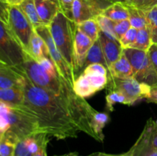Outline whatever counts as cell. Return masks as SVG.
<instances>
[{
	"mask_svg": "<svg viewBox=\"0 0 157 156\" xmlns=\"http://www.w3.org/2000/svg\"><path fill=\"white\" fill-rule=\"evenodd\" d=\"M22 73V106L35 118L40 132L63 140L77 138L82 132L98 141L91 126L92 116L96 110L85 99L79 96L67 98L51 93L34 85Z\"/></svg>",
	"mask_w": 157,
	"mask_h": 156,
	"instance_id": "cell-1",
	"label": "cell"
},
{
	"mask_svg": "<svg viewBox=\"0 0 157 156\" xmlns=\"http://www.w3.org/2000/svg\"><path fill=\"white\" fill-rule=\"evenodd\" d=\"M18 68L37 87L64 97L72 98L78 96L74 91L73 87H71L59 73L50 72L44 69L27 53L25 60Z\"/></svg>",
	"mask_w": 157,
	"mask_h": 156,
	"instance_id": "cell-2",
	"label": "cell"
},
{
	"mask_svg": "<svg viewBox=\"0 0 157 156\" xmlns=\"http://www.w3.org/2000/svg\"><path fill=\"white\" fill-rule=\"evenodd\" d=\"M57 48L75 71L74 43L77 25L60 10L48 25Z\"/></svg>",
	"mask_w": 157,
	"mask_h": 156,
	"instance_id": "cell-3",
	"label": "cell"
},
{
	"mask_svg": "<svg viewBox=\"0 0 157 156\" xmlns=\"http://www.w3.org/2000/svg\"><path fill=\"white\" fill-rule=\"evenodd\" d=\"M123 53L131 64L134 79L150 86L157 84V74L150 59L148 52L128 47L124 48Z\"/></svg>",
	"mask_w": 157,
	"mask_h": 156,
	"instance_id": "cell-4",
	"label": "cell"
},
{
	"mask_svg": "<svg viewBox=\"0 0 157 156\" xmlns=\"http://www.w3.org/2000/svg\"><path fill=\"white\" fill-rule=\"evenodd\" d=\"M26 53L17 41L10 28L0 19V58L12 67L23 64Z\"/></svg>",
	"mask_w": 157,
	"mask_h": 156,
	"instance_id": "cell-5",
	"label": "cell"
},
{
	"mask_svg": "<svg viewBox=\"0 0 157 156\" xmlns=\"http://www.w3.org/2000/svg\"><path fill=\"white\" fill-rule=\"evenodd\" d=\"M108 81L106 88L107 90H118L125 95L128 100V106H132L143 99H147L150 95V86L140 83L133 77L120 79L107 76Z\"/></svg>",
	"mask_w": 157,
	"mask_h": 156,
	"instance_id": "cell-6",
	"label": "cell"
},
{
	"mask_svg": "<svg viewBox=\"0 0 157 156\" xmlns=\"http://www.w3.org/2000/svg\"><path fill=\"white\" fill-rule=\"evenodd\" d=\"M8 25L23 50L28 54L35 28L19 6H10L9 7Z\"/></svg>",
	"mask_w": 157,
	"mask_h": 156,
	"instance_id": "cell-7",
	"label": "cell"
},
{
	"mask_svg": "<svg viewBox=\"0 0 157 156\" xmlns=\"http://www.w3.org/2000/svg\"><path fill=\"white\" fill-rule=\"evenodd\" d=\"M35 30L43 38V40L45 42L48 49V52L51 56V58L52 59L53 62L55 63L60 76L71 87H73L74 82H75V79H76L75 71L71 67V66L67 64V62L65 61L64 57L61 55L58 49L57 48L56 45L55 44V41H54L53 38H52V35H51L48 26H39V27L35 28Z\"/></svg>",
	"mask_w": 157,
	"mask_h": 156,
	"instance_id": "cell-8",
	"label": "cell"
},
{
	"mask_svg": "<svg viewBox=\"0 0 157 156\" xmlns=\"http://www.w3.org/2000/svg\"><path fill=\"white\" fill-rule=\"evenodd\" d=\"M107 81L108 78L106 75L81 73L74 82L73 90L78 96L85 99L106 88Z\"/></svg>",
	"mask_w": 157,
	"mask_h": 156,
	"instance_id": "cell-9",
	"label": "cell"
},
{
	"mask_svg": "<svg viewBox=\"0 0 157 156\" xmlns=\"http://www.w3.org/2000/svg\"><path fill=\"white\" fill-rule=\"evenodd\" d=\"M103 10L93 0H74L71 6V19L76 24L94 19L102 13Z\"/></svg>",
	"mask_w": 157,
	"mask_h": 156,
	"instance_id": "cell-10",
	"label": "cell"
},
{
	"mask_svg": "<svg viewBox=\"0 0 157 156\" xmlns=\"http://www.w3.org/2000/svg\"><path fill=\"white\" fill-rule=\"evenodd\" d=\"M94 41L82 32L77 28L74 43V61H75V73L80 72L83 69L85 58Z\"/></svg>",
	"mask_w": 157,
	"mask_h": 156,
	"instance_id": "cell-11",
	"label": "cell"
},
{
	"mask_svg": "<svg viewBox=\"0 0 157 156\" xmlns=\"http://www.w3.org/2000/svg\"><path fill=\"white\" fill-rule=\"evenodd\" d=\"M24 76L20 69L0 61V88L22 89Z\"/></svg>",
	"mask_w": 157,
	"mask_h": 156,
	"instance_id": "cell-12",
	"label": "cell"
},
{
	"mask_svg": "<svg viewBox=\"0 0 157 156\" xmlns=\"http://www.w3.org/2000/svg\"><path fill=\"white\" fill-rule=\"evenodd\" d=\"M98 40L101 44V49L104 54V58L107 61L108 69L110 66L117 61L123 54V47H121L119 41H113L106 36L102 32L100 31Z\"/></svg>",
	"mask_w": 157,
	"mask_h": 156,
	"instance_id": "cell-13",
	"label": "cell"
},
{
	"mask_svg": "<svg viewBox=\"0 0 157 156\" xmlns=\"http://www.w3.org/2000/svg\"><path fill=\"white\" fill-rule=\"evenodd\" d=\"M35 4L38 16L44 25L48 26L61 10L59 5L52 0H35Z\"/></svg>",
	"mask_w": 157,
	"mask_h": 156,
	"instance_id": "cell-14",
	"label": "cell"
},
{
	"mask_svg": "<svg viewBox=\"0 0 157 156\" xmlns=\"http://www.w3.org/2000/svg\"><path fill=\"white\" fill-rule=\"evenodd\" d=\"M107 76L120 78V79L133 77L132 66L124 53L120 57L119 59L115 61L108 69Z\"/></svg>",
	"mask_w": 157,
	"mask_h": 156,
	"instance_id": "cell-15",
	"label": "cell"
},
{
	"mask_svg": "<svg viewBox=\"0 0 157 156\" xmlns=\"http://www.w3.org/2000/svg\"><path fill=\"white\" fill-rule=\"evenodd\" d=\"M28 54L30 55L37 61L44 58H51L45 42L35 30L34 31V33L31 38Z\"/></svg>",
	"mask_w": 157,
	"mask_h": 156,
	"instance_id": "cell-16",
	"label": "cell"
},
{
	"mask_svg": "<svg viewBox=\"0 0 157 156\" xmlns=\"http://www.w3.org/2000/svg\"><path fill=\"white\" fill-rule=\"evenodd\" d=\"M25 95L22 89L0 88V102L18 106L24 102Z\"/></svg>",
	"mask_w": 157,
	"mask_h": 156,
	"instance_id": "cell-17",
	"label": "cell"
},
{
	"mask_svg": "<svg viewBox=\"0 0 157 156\" xmlns=\"http://www.w3.org/2000/svg\"><path fill=\"white\" fill-rule=\"evenodd\" d=\"M19 138L17 135L8 130L0 139V156H15V148Z\"/></svg>",
	"mask_w": 157,
	"mask_h": 156,
	"instance_id": "cell-18",
	"label": "cell"
},
{
	"mask_svg": "<svg viewBox=\"0 0 157 156\" xmlns=\"http://www.w3.org/2000/svg\"><path fill=\"white\" fill-rule=\"evenodd\" d=\"M101 15L107 17L114 21L128 19L129 12L126 3L114 2L106 8Z\"/></svg>",
	"mask_w": 157,
	"mask_h": 156,
	"instance_id": "cell-19",
	"label": "cell"
},
{
	"mask_svg": "<svg viewBox=\"0 0 157 156\" xmlns=\"http://www.w3.org/2000/svg\"><path fill=\"white\" fill-rule=\"evenodd\" d=\"M126 6L128 9V19L131 24V27L139 30V29L144 28L148 26L147 16H146V13L144 10L133 6V5L126 3Z\"/></svg>",
	"mask_w": 157,
	"mask_h": 156,
	"instance_id": "cell-20",
	"label": "cell"
},
{
	"mask_svg": "<svg viewBox=\"0 0 157 156\" xmlns=\"http://www.w3.org/2000/svg\"><path fill=\"white\" fill-rule=\"evenodd\" d=\"M91 64H101L104 65V67H107V70H108V66H107L105 58H104L101 44H100V41L98 39L94 42L93 45L89 50L87 57L85 58V61H84L82 70L87 66L90 65Z\"/></svg>",
	"mask_w": 157,
	"mask_h": 156,
	"instance_id": "cell-21",
	"label": "cell"
},
{
	"mask_svg": "<svg viewBox=\"0 0 157 156\" xmlns=\"http://www.w3.org/2000/svg\"><path fill=\"white\" fill-rule=\"evenodd\" d=\"M131 148L133 156H157V149L150 146L144 132H141Z\"/></svg>",
	"mask_w": 157,
	"mask_h": 156,
	"instance_id": "cell-22",
	"label": "cell"
},
{
	"mask_svg": "<svg viewBox=\"0 0 157 156\" xmlns=\"http://www.w3.org/2000/svg\"><path fill=\"white\" fill-rule=\"evenodd\" d=\"M110 121V116L107 113L97 111L94 113L91 119V126L98 138V142H104V135L103 129Z\"/></svg>",
	"mask_w": 157,
	"mask_h": 156,
	"instance_id": "cell-23",
	"label": "cell"
},
{
	"mask_svg": "<svg viewBox=\"0 0 157 156\" xmlns=\"http://www.w3.org/2000/svg\"><path fill=\"white\" fill-rule=\"evenodd\" d=\"M19 6L29 21L32 23L34 28L44 25L38 16L36 7H35V0H24L19 5Z\"/></svg>",
	"mask_w": 157,
	"mask_h": 156,
	"instance_id": "cell-24",
	"label": "cell"
},
{
	"mask_svg": "<svg viewBox=\"0 0 157 156\" xmlns=\"http://www.w3.org/2000/svg\"><path fill=\"white\" fill-rule=\"evenodd\" d=\"M77 28L82 32L84 35L90 38L94 42L99 38L100 28L96 19H89L76 24Z\"/></svg>",
	"mask_w": 157,
	"mask_h": 156,
	"instance_id": "cell-25",
	"label": "cell"
},
{
	"mask_svg": "<svg viewBox=\"0 0 157 156\" xmlns=\"http://www.w3.org/2000/svg\"><path fill=\"white\" fill-rule=\"evenodd\" d=\"M152 44H153V42H152L150 31H149L148 27H147L142 29H139L137 31L136 40L131 47L148 51Z\"/></svg>",
	"mask_w": 157,
	"mask_h": 156,
	"instance_id": "cell-26",
	"label": "cell"
},
{
	"mask_svg": "<svg viewBox=\"0 0 157 156\" xmlns=\"http://www.w3.org/2000/svg\"><path fill=\"white\" fill-rule=\"evenodd\" d=\"M95 19H96L97 22L99 25L101 32H102L106 36L108 37L110 39L113 40V41H119L114 32V21L110 19L109 18L101 15V14L97 16Z\"/></svg>",
	"mask_w": 157,
	"mask_h": 156,
	"instance_id": "cell-27",
	"label": "cell"
},
{
	"mask_svg": "<svg viewBox=\"0 0 157 156\" xmlns=\"http://www.w3.org/2000/svg\"><path fill=\"white\" fill-rule=\"evenodd\" d=\"M117 103L128 105V100L125 95L118 90H107L106 96V107L107 111H113L114 106Z\"/></svg>",
	"mask_w": 157,
	"mask_h": 156,
	"instance_id": "cell-28",
	"label": "cell"
},
{
	"mask_svg": "<svg viewBox=\"0 0 157 156\" xmlns=\"http://www.w3.org/2000/svg\"><path fill=\"white\" fill-rule=\"evenodd\" d=\"M148 22V28L150 31L153 44H157V6L151 9L144 11Z\"/></svg>",
	"mask_w": 157,
	"mask_h": 156,
	"instance_id": "cell-29",
	"label": "cell"
},
{
	"mask_svg": "<svg viewBox=\"0 0 157 156\" xmlns=\"http://www.w3.org/2000/svg\"><path fill=\"white\" fill-rule=\"evenodd\" d=\"M143 132L146 135L150 146L157 149V125L155 121L152 119H148Z\"/></svg>",
	"mask_w": 157,
	"mask_h": 156,
	"instance_id": "cell-30",
	"label": "cell"
},
{
	"mask_svg": "<svg viewBox=\"0 0 157 156\" xmlns=\"http://www.w3.org/2000/svg\"><path fill=\"white\" fill-rule=\"evenodd\" d=\"M137 31V29H136L135 28L131 27L121 37V38L120 39V44H121L123 49L132 47L133 43L135 42V40H136Z\"/></svg>",
	"mask_w": 157,
	"mask_h": 156,
	"instance_id": "cell-31",
	"label": "cell"
},
{
	"mask_svg": "<svg viewBox=\"0 0 157 156\" xmlns=\"http://www.w3.org/2000/svg\"><path fill=\"white\" fill-rule=\"evenodd\" d=\"M131 28V24H130L129 19L121 20V21H115L114 24V32L116 34L118 40L121 38V37Z\"/></svg>",
	"mask_w": 157,
	"mask_h": 156,
	"instance_id": "cell-32",
	"label": "cell"
},
{
	"mask_svg": "<svg viewBox=\"0 0 157 156\" xmlns=\"http://www.w3.org/2000/svg\"><path fill=\"white\" fill-rule=\"evenodd\" d=\"M33 153L29 149L25 138L19 139L16 145L15 156H33Z\"/></svg>",
	"mask_w": 157,
	"mask_h": 156,
	"instance_id": "cell-33",
	"label": "cell"
},
{
	"mask_svg": "<svg viewBox=\"0 0 157 156\" xmlns=\"http://www.w3.org/2000/svg\"><path fill=\"white\" fill-rule=\"evenodd\" d=\"M83 73H99V74L107 76L108 70L106 67L101 64H91L87 66L82 70Z\"/></svg>",
	"mask_w": 157,
	"mask_h": 156,
	"instance_id": "cell-34",
	"label": "cell"
},
{
	"mask_svg": "<svg viewBox=\"0 0 157 156\" xmlns=\"http://www.w3.org/2000/svg\"><path fill=\"white\" fill-rule=\"evenodd\" d=\"M10 5L6 0H0V19L6 24H9V12Z\"/></svg>",
	"mask_w": 157,
	"mask_h": 156,
	"instance_id": "cell-35",
	"label": "cell"
},
{
	"mask_svg": "<svg viewBox=\"0 0 157 156\" xmlns=\"http://www.w3.org/2000/svg\"><path fill=\"white\" fill-rule=\"evenodd\" d=\"M49 142V136L48 135L44 134L41 144L38 148V151L33 154V156H48L47 155V147Z\"/></svg>",
	"mask_w": 157,
	"mask_h": 156,
	"instance_id": "cell-36",
	"label": "cell"
},
{
	"mask_svg": "<svg viewBox=\"0 0 157 156\" xmlns=\"http://www.w3.org/2000/svg\"><path fill=\"white\" fill-rule=\"evenodd\" d=\"M61 11H62L70 19H71V6L74 0H58ZM72 20V19H71Z\"/></svg>",
	"mask_w": 157,
	"mask_h": 156,
	"instance_id": "cell-37",
	"label": "cell"
},
{
	"mask_svg": "<svg viewBox=\"0 0 157 156\" xmlns=\"http://www.w3.org/2000/svg\"><path fill=\"white\" fill-rule=\"evenodd\" d=\"M147 52H148L150 59L151 61L152 64H153L155 71H156L157 74V44H152L151 47H150V49H149Z\"/></svg>",
	"mask_w": 157,
	"mask_h": 156,
	"instance_id": "cell-38",
	"label": "cell"
},
{
	"mask_svg": "<svg viewBox=\"0 0 157 156\" xmlns=\"http://www.w3.org/2000/svg\"><path fill=\"white\" fill-rule=\"evenodd\" d=\"M93 1H94L103 11H104L106 8L108 7L109 6H110V5L113 4V3L114 2L126 3L124 0H93Z\"/></svg>",
	"mask_w": 157,
	"mask_h": 156,
	"instance_id": "cell-39",
	"label": "cell"
},
{
	"mask_svg": "<svg viewBox=\"0 0 157 156\" xmlns=\"http://www.w3.org/2000/svg\"><path fill=\"white\" fill-rule=\"evenodd\" d=\"M90 156H133V150L130 148V150L121 154H108L105 152H94L90 154Z\"/></svg>",
	"mask_w": 157,
	"mask_h": 156,
	"instance_id": "cell-40",
	"label": "cell"
},
{
	"mask_svg": "<svg viewBox=\"0 0 157 156\" xmlns=\"http://www.w3.org/2000/svg\"><path fill=\"white\" fill-rule=\"evenodd\" d=\"M146 99L148 102L157 104V84L150 86V95Z\"/></svg>",
	"mask_w": 157,
	"mask_h": 156,
	"instance_id": "cell-41",
	"label": "cell"
},
{
	"mask_svg": "<svg viewBox=\"0 0 157 156\" xmlns=\"http://www.w3.org/2000/svg\"><path fill=\"white\" fill-rule=\"evenodd\" d=\"M155 6H157V0H146L145 3L140 9L144 11H147Z\"/></svg>",
	"mask_w": 157,
	"mask_h": 156,
	"instance_id": "cell-42",
	"label": "cell"
},
{
	"mask_svg": "<svg viewBox=\"0 0 157 156\" xmlns=\"http://www.w3.org/2000/svg\"><path fill=\"white\" fill-rule=\"evenodd\" d=\"M145 2H146V0H133L130 5H133V6H136V7H138L140 9V8L144 6V4L145 3Z\"/></svg>",
	"mask_w": 157,
	"mask_h": 156,
	"instance_id": "cell-43",
	"label": "cell"
},
{
	"mask_svg": "<svg viewBox=\"0 0 157 156\" xmlns=\"http://www.w3.org/2000/svg\"><path fill=\"white\" fill-rule=\"evenodd\" d=\"M10 6H19L24 0H6Z\"/></svg>",
	"mask_w": 157,
	"mask_h": 156,
	"instance_id": "cell-44",
	"label": "cell"
},
{
	"mask_svg": "<svg viewBox=\"0 0 157 156\" xmlns=\"http://www.w3.org/2000/svg\"><path fill=\"white\" fill-rule=\"evenodd\" d=\"M59 156H81V155H79V154L76 152H71V153H68V154H64V155H59Z\"/></svg>",
	"mask_w": 157,
	"mask_h": 156,
	"instance_id": "cell-45",
	"label": "cell"
},
{
	"mask_svg": "<svg viewBox=\"0 0 157 156\" xmlns=\"http://www.w3.org/2000/svg\"><path fill=\"white\" fill-rule=\"evenodd\" d=\"M124 1H125V2L127 3V4H131L133 0H124Z\"/></svg>",
	"mask_w": 157,
	"mask_h": 156,
	"instance_id": "cell-46",
	"label": "cell"
},
{
	"mask_svg": "<svg viewBox=\"0 0 157 156\" xmlns=\"http://www.w3.org/2000/svg\"><path fill=\"white\" fill-rule=\"evenodd\" d=\"M52 1L55 2H57V3H58V5H59V2H58V0H52Z\"/></svg>",
	"mask_w": 157,
	"mask_h": 156,
	"instance_id": "cell-47",
	"label": "cell"
},
{
	"mask_svg": "<svg viewBox=\"0 0 157 156\" xmlns=\"http://www.w3.org/2000/svg\"><path fill=\"white\" fill-rule=\"evenodd\" d=\"M2 136H3V134L1 132H0V139H1V138L2 137Z\"/></svg>",
	"mask_w": 157,
	"mask_h": 156,
	"instance_id": "cell-48",
	"label": "cell"
},
{
	"mask_svg": "<svg viewBox=\"0 0 157 156\" xmlns=\"http://www.w3.org/2000/svg\"><path fill=\"white\" fill-rule=\"evenodd\" d=\"M155 122H156V125H157V119H156V121H155Z\"/></svg>",
	"mask_w": 157,
	"mask_h": 156,
	"instance_id": "cell-49",
	"label": "cell"
},
{
	"mask_svg": "<svg viewBox=\"0 0 157 156\" xmlns=\"http://www.w3.org/2000/svg\"><path fill=\"white\" fill-rule=\"evenodd\" d=\"M0 61H2V60H1V58H0Z\"/></svg>",
	"mask_w": 157,
	"mask_h": 156,
	"instance_id": "cell-50",
	"label": "cell"
},
{
	"mask_svg": "<svg viewBox=\"0 0 157 156\" xmlns=\"http://www.w3.org/2000/svg\"><path fill=\"white\" fill-rule=\"evenodd\" d=\"M55 156H59V155H55Z\"/></svg>",
	"mask_w": 157,
	"mask_h": 156,
	"instance_id": "cell-51",
	"label": "cell"
},
{
	"mask_svg": "<svg viewBox=\"0 0 157 156\" xmlns=\"http://www.w3.org/2000/svg\"><path fill=\"white\" fill-rule=\"evenodd\" d=\"M3 62H4V61H3Z\"/></svg>",
	"mask_w": 157,
	"mask_h": 156,
	"instance_id": "cell-52",
	"label": "cell"
}]
</instances>
